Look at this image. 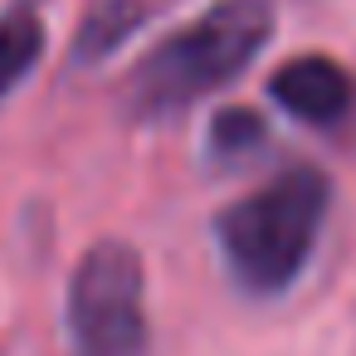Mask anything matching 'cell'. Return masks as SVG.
<instances>
[{"label": "cell", "mask_w": 356, "mask_h": 356, "mask_svg": "<svg viewBox=\"0 0 356 356\" xmlns=\"http://www.w3.org/2000/svg\"><path fill=\"white\" fill-rule=\"evenodd\" d=\"M332 210V181L312 161H293L220 205L210 220V239L220 268L244 298H283L302 268L312 264L317 234Z\"/></svg>", "instance_id": "obj_1"}, {"label": "cell", "mask_w": 356, "mask_h": 356, "mask_svg": "<svg viewBox=\"0 0 356 356\" xmlns=\"http://www.w3.org/2000/svg\"><path fill=\"white\" fill-rule=\"evenodd\" d=\"M273 0H215L195 20L156 40L122 79V113L132 122H161L229 88L273 40Z\"/></svg>", "instance_id": "obj_2"}, {"label": "cell", "mask_w": 356, "mask_h": 356, "mask_svg": "<svg viewBox=\"0 0 356 356\" xmlns=\"http://www.w3.org/2000/svg\"><path fill=\"white\" fill-rule=\"evenodd\" d=\"M64 332L74 356L147 351V268L127 239H98L69 273Z\"/></svg>", "instance_id": "obj_3"}, {"label": "cell", "mask_w": 356, "mask_h": 356, "mask_svg": "<svg viewBox=\"0 0 356 356\" xmlns=\"http://www.w3.org/2000/svg\"><path fill=\"white\" fill-rule=\"evenodd\" d=\"M268 98L307 127H337L356 108V79L332 54H298L268 74Z\"/></svg>", "instance_id": "obj_4"}, {"label": "cell", "mask_w": 356, "mask_h": 356, "mask_svg": "<svg viewBox=\"0 0 356 356\" xmlns=\"http://www.w3.org/2000/svg\"><path fill=\"white\" fill-rule=\"evenodd\" d=\"M156 10V0H98V6L79 20L74 40H69V64H103L113 59Z\"/></svg>", "instance_id": "obj_5"}, {"label": "cell", "mask_w": 356, "mask_h": 356, "mask_svg": "<svg viewBox=\"0 0 356 356\" xmlns=\"http://www.w3.org/2000/svg\"><path fill=\"white\" fill-rule=\"evenodd\" d=\"M44 44H49V30H44L40 6L35 0H10L0 10V103L40 69Z\"/></svg>", "instance_id": "obj_6"}, {"label": "cell", "mask_w": 356, "mask_h": 356, "mask_svg": "<svg viewBox=\"0 0 356 356\" xmlns=\"http://www.w3.org/2000/svg\"><path fill=\"white\" fill-rule=\"evenodd\" d=\"M264 142H268V127L254 108H220L205 122V161L215 166H239L254 152H264Z\"/></svg>", "instance_id": "obj_7"}]
</instances>
